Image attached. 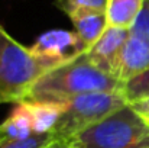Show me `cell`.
Masks as SVG:
<instances>
[{
  "mask_svg": "<svg viewBox=\"0 0 149 148\" xmlns=\"http://www.w3.org/2000/svg\"><path fill=\"white\" fill-rule=\"evenodd\" d=\"M123 83L99 70L87 57V51L74 60L42 74L26 92L22 100L64 102L84 93L122 92Z\"/></svg>",
  "mask_w": 149,
  "mask_h": 148,
  "instance_id": "cell-1",
  "label": "cell"
},
{
  "mask_svg": "<svg viewBox=\"0 0 149 148\" xmlns=\"http://www.w3.org/2000/svg\"><path fill=\"white\" fill-rule=\"evenodd\" d=\"M68 142L72 148H149V125L126 105Z\"/></svg>",
  "mask_w": 149,
  "mask_h": 148,
  "instance_id": "cell-2",
  "label": "cell"
},
{
  "mask_svg": "<svg viewBox=\"0 0 149 148\" xmlns=\"http://www.w3.org/2000/svg\"><path fill=\"white\" fill-rule=\"evenodd\" d=\"M47 71L44 64L32 57L0 25V103H19L28 89Z\"/></svg>",
  "mask_w": 149,
  "mask_h": 148,
  "instance_id": "cell-3",
  "label": "cell"
},
{
  "mask_svg": "<svg viewBox=\"0 0 149 148\" xmlns=\"http://www.w3.org/2000/svg\"><path fill=\"white\" fill-rule=\"evenodd\" d=\"M65 112L61 115L54 134L58 140H71L77 134L96 125L127 105L122 92L84 93L64 100Z\"/></svg>",
  "mask_w": 149,
  "mask_h": 148,
  "instance_id": "cell-4",
  "label": "cell"
},
{
  "mask_svg": "<svg viewBox=\"0 0 149 148\" xmlns=\"http://www.w3.org/2000/svg\"><path fill=\"white\" fill-rule=\"evenodd\" d=\"M86 51L87 48L78 34L65 29H52L42 34L29 48L32 57L48 70L74 60Z\"/></svg>",
  "mask_w": 149,
  "mask_h": 148,
  "instance_id": "cell-5",
  "label": "cell"
},
{
  "mask_svg": "<svg viewBox=\"0 0 149 148\" xmlns=\"http://www.w3.org/2000/svg\"><path fill=\"white\" fill-rule=\"evenodd\" d=\"M129 38V29L107 26L99 41L87 51L88 60L101 71L117 79L122 49Z\"/></svg>",
  "mask_w": 149,
  "mask_h": 148,
  "instance_id": "cell-6",
  "label": "cell"
},
{
  "mask_svg": "<svg viewBox=\"0 0 149 148\" xmlns=\"http://www.w3.org/2000/svg\"><path fill=\"white\" fill-rule=\"evenodd\" d=\"M75 26V32L81 38L87 51L91 48L107 29L106 10L97 9H72L67 12Z\"/></svg>",
  "mask_w": 149,
  "mask_h": 148,
  "instance_id": "cell-7",
  "label": "cell"
},
{
  "mask_svg": "<svg viewBox=\"0 0 149 148\" xmlns=\"http://www.w3.org/2000/svg\"><path fill=\"white\" fill-rule=\"evenodd\" d=\"M146 70H149V44L129 35L122 49L117 79L125 83Z\"/></svg>",
  "mask_w": 149,
  "mask_h": 148,
  "instance_id": "cell-8",
  "label": "cell"
},
{
  "mask_svg": "<svg viewBox=\"0 0 149 148\" xmlns=\"http://www.w3.org/2000/svg\"><path fill=\"white\" fill-rule=\"evenodd\" d=\"M31 118L35 134H49L65 112V102H45V100H20Z\"/></svg>",
  "mask_w": 149,
  "mask_h": 148,
  "instance_id": "cell-9",
  "label": "cell"
},
{
  "mask_svg": "<svg viewBox=\"0 0 149 148\" xmlns=\"http://www.w3.org/2000/svg\"><path fill=\"white\" fill-rule=\"evenodd\" d=\"M33 125L28 109L22 103H16L12 113L0 123V144L7 141H19L32 137Z\"/></svg>",
  "mask_w": 149,
  "mask_h": 148,
  "instance_id": "cell-10",
  "label": "cell"
},
{
  "mask_svg": "<svg viewBox=\"0 0 149 148\" xmlns=\"http://www.w3.org/2000/svg\"><path fill=\"white\" fill-rule=\"evenodd\" d=\"M145 0H107V25L120 29H130L143 7Z\"/></svg>",
  "mask_w": 149,
  "mask_h": 148,
  "instance_id": "cell-11",
  "label": "cell"
},
{
  "mask_svg": "<svg viewBox=\"0 0 149 148\" xmlns=\"http://www.w3.org/2000/svg\"><path fill=\"white\" fill-rule=\"evenodd\" d=\"M122 95L127 105L149 99V70L125 81L122 86Z\"/></svg>",
  "mask_w": 149,
  "mask_h": 148,
  "instance_id": "cell-12",
  "label": "cell"
},
{
  "mask_svg": "<svg viewBox=\"0 0 149 148\" xmlns=\"http://www.w3.org/2000/svg\"><path fill=\"white\" fill-rule=\"evenodd\" d=\"M58 138L54 134H33L26 140L19 141H7L0 144V148H45Z\"/></svg>",
  "mask_w": 149,
  "mask_h": 148,
  "instance_id": "cell-13",
  "label": "cell"
},
{
  "mask_svg": "<svg viewBox=\"0 0 149 148\" xmlns=\"http://www.w3.org/2000/svg\"><path fill=\"white\" fill-rule=\"evenodd\" d=\"M129 35L149 44V3L145 0L141 13L129 29Z\"/></svg>",
  "mask_w": 149,
  "mask_h": 148,
  "instance_id": "cell-14",
  "label": "cell"
},
{
  "mask_svg": "<svg viewBox=\"0 0 149 148\" xmlns=\"http://www.w3.org/2000/svg\"><path fill=\"white\" fill-rule=\"evenodd\" d=\"M107 0H58L56 4L67 13L72 9H97L106 10Z\"/></svg>",
  "mask_w": 149,
  "mask_h": 148,
  "instance_id": "cell-15",
  "label": "cell"
},
{
  "mask_svg": "<svg viewBox=\"0 0 149 148\" xmlns=\"http://www.w3.org/2000/svg\"><path fill=\"white\" fill-rule=\"evenodd\" d=\"M130 106L133 107V110L149 125V99H143V100L130 103Z\"/></svg>",
  "mask_w": 149,
  "mask_h": 148,
  "instance_id": "cell-16",
  "label": "cell"
},
{
  "mask_svg": "<svg viewBox=\"0 0 149 148\" xmlns=\"http://www.w3.org/2000/svg\"><path fill=\"white\" fill-rule=\"evenodd\" d=\"M45 148H72V147L65 140H56V141H54L52 144H49L48 147H45Z\"/></svg>",
  "mask_w": 149,
  "mask_h": 148,
  "instance_id": "cell-17",
  "label": "cell"
},
{
  "mask_svg": "<svg viewBox=\"0 0 149 148\" xmlns=\"http://www.w3.org/2000/svg\"><path fill=\"white\" fill-rule=\"evenodd\" d=\"M146 1H148V3H149V0H146Z\"/></svg>",
  "mask_w": 149,
  "mask_h": 148,
  "instance_id": "cell-18",
  "label": "cell"
}]
</instances>
